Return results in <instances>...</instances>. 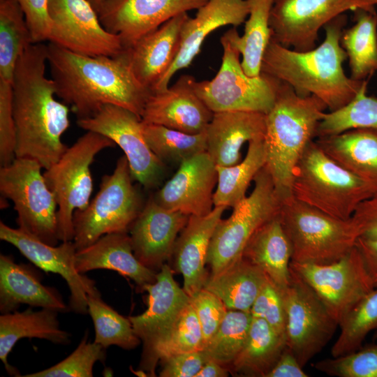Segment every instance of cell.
<instances>
[{
    "label": "cell",
    "mask_w": 377,
    "mask_h": 377,
    "mask_svg": "<svg viewBox=\"0 0 377 377\" xmlns=\"http://www.w3.org/2000/svg\"><path fill=\"white\" fill-rule=\"evenodd\" d=\"M47 59V45H29L17 63L12 82L15 158L34 159L45 170L66 151L61 138L70 126V108L55 98L54 83L45 75Z\"/></svg>",
    "instance_id": "cell-1"
},
{
    "label": "cell",
    "mask_w": 377,
    "mask_h": 377,
    "mask_svg": "<svg viewBox=\"0 0 377 377\" xmlns=\"http://www.w3.org/2000/svg\"><path fill=\"white\" fill-rule=\"evenodd\" d=\"M47 57L56 96L77 119L89 117L108 104L141 118L151 93L137 80L124 52L118 57L87 56L49 42Z\"/></svg>",
    "instance_id": "cell-2"
},
{
    "label": "cell",
    "mask_w": 377,
    "mask_h": 377,
    "mask_svg": "<svg viewBox=\"0 0 377 377\" xmlns=\"http://www.w3.org/2000/svg\"><path fill=\"white\" fill-rule=\"evenodd\" d=\"M347 20L346 13H342L327 22L323 27L324 40L309 51L297 52L271 39L260 72L288 84L299 96H317L330 112L346 105L364 81L353 80L343 68L348 57L340 39Z\"/></svg>",
    "instance_id": "cell-3"
},
{
    "label": "cell",
    "mask_w": 377,
    "mask_h": 377,
    "mask_svg": "<svg viewBox=\"0 0 377 377\" xmlns=\"http://www.w3.org/2000/svg\"><path fill=\"white\" fill-rule=\"evenodd\" d=\"M327 108L317 96H299L288 84L280 82L274 104L265 114V167L283 201L293 197L294 170L306 146L316 137Z\"/></svg>",
    "instance_id": "cell-4"
},
{
    "label": "cell",
    "mask_w": 377,
    "mask_h": 377,
    "mask_svg": "<svg viewBox=\"0 0 377 377\" xmlns=\"http://www.w3.org/2000/svg\"><path fill=\"white\" fill-rule=\"evenodd\" d=\"M376 192L328 156L315 140L294 170L293 197L337 219H350L358 205Z\"/></svg>",
    "instance_id": "cell-5"
},
{
    "label": "cell",
    "mask_w": 377,
    "mask_h": 377,
    "mask_svg": "<svg viewBox=\"0 0 377 377\" xmlns=\"http://www.w3.org/2000/svg\"><path fill=\"white\" fill-rule=\"evenodd\" d=\"M279 219L290 244L293 263H334L355 246L360 237L351 218L332 217L294 197L283 202Z\"/></svg>",
    "instance_id": "cell-6"
},
{
    "label": "cell",
    "mask_w": 377,
    "mask_h": 377,
    "mask_svg": "<svg viewBox=\"0 0 377 377\" xmlns=\"http://www.w3.org/2000/svg\"><path fill=\"white\" fill-rule=\"evenodd\" d=\"M133 180L128 159L122 156L112 173L102 177L100 189L87 207L73 214V242L77 251L105 235L129 231L145 206Z\"/></svg>",
    "instance_id": "cell-7"
},
{
    "label": "cell",
    "mask_w": 377,
    "mask_h": 377,
    "mask_svg": "<svg viewBox=\"0 0 377 377\" xmlns=\"http://www.w3.org/2000/svg\"><path fill=\"white\" fill-rule=\"evenodd\" d=\"M253 182L251 194L232 207L231 215L226 219H221L216 226L207 259L211 274L219 273L239 259L257 230L280 213L283 200L265 166Z\"/></svg>",
    "instance_id": "cell-8"
},
{
    "label": "cell",
    "mask_w": 377,
    "mask_h": 377,
    "mask_svg": "<svg viewBox=\"0 0 377 377\" xmlns=\"http://www.w3.org/2000/svg\"><path fill=\"white\" fill-rule=\"evenodd\" d=\"M42 169L34 159L16 157L10 164L1 166L0 192L13 202L18 228L56 246L59 241L58 204Z\"/></svg>",
    "instance_id": "cell-9"
},
{
    "label": "cell",
    "mask_w": 377,
    "mask_h": 377,
    "mask_svg": "<svg viewBox=\"0 0 377 377\" xmlns=\"http://www.w3.org/2000/svg\"><path fill=\"white\" fill-rule=\"evenodd\" d=\"M115 143L109 138L87 131L70 147L43 176L54 193L57 204L58 237L61 242L73 241V214L85 209L90 202L93 179L90 165L95 156Z\"/></svg>",
    "instance_id": "cell-10"
},
{
    "label": "cell",
    "mask_w": 377,
    "mask_h": 377,
    "mask_svg": "<svg viewBox=\"0 0 377 377\" xmlns=\"http://www.w3.org/2000/svg\"><path fill=\"white\" fill-rule=\"evenodd\" d=\"M223 54L219 71L211 80L194 82L198 96L214 113L251 111L267 114L273 107L280 80L260 73L248 76L244 71L241 54L226 31L221 38Z\"/></svg>",
    "instance_id": "cell-11"
},
{
    "label": "cell",
    "mask_w": 377,
    "mask_h": 377,
    "mask_svg": "<svg viewBox=\"0 0 377 377\" xmlns=\"http://www.w3.org/2000/svg\"><path fill=\"white\" fill-rule=\"evenodd\" d=\"M281 295L286 345L304 367L325 347L339 325L316 292L291 267L288 286Z\"/></svg>",
    "instance_id": "cell-12"
},
{
    "label": "cell",
    "mask_w": 377,
    "mask_h": 377,
    "mask_svg": "<svg viewBox=\"0 0 377 377\" xmlns=\"http://www.w3.org/2000/svg\"><path fill=\"white\" fill-rule=\"evenodd\" d=\"M374 0H274L269 17L271 39L297 52L316 47L320 29L340 14L373 8Z\"/></svg>",
    "instance_id": "cell-13"
},
{
    "label": "cell",
    "mask_w": 377,
    "mask_h": 377,
    "mask_svg": "<svg viewBox=\"0 0 377 377\" xmlns=\"http://www.w3.org/2000/svg\"><path fill=\"white\" fill-rule=\"evenodd\" d=\"M290 267L316 292L338 325L375 288L355 246L342 258L330 264L290 262Z\"/></svg>",
    "instance_id": "cell-14"
},
{
    "label": "cell",
    "mask_w": 377,
    "mask_h": 377,
    "mask_svg": "<svg viewBox=\"0 0 377 377\" xmlns=\"http://www.w3.org/2000/svg\"><path fill=\"white\" fill-rule=\"evenodd\" d=\"M79 127L111 139L124 152L131 174L146 189L156 186L165 164L149 148L142 130L141 118L131 110L105 105L94 115L77 120Z\"/></svg>",
    "instance_id": "cell-15"
},
{
    "label": "cell",
    "mask_w": 377,
    "mask_h": 377,
    "mask_svg": "<svg viewBox=\"0 0 377 377\" xmlns=\"http://www.w3.org/2000/svg\"><path fill=\"white\" fill-rule=\"evenodd\" d=\"M50 43L87 56L118 57L126 50L118 35L108 31L87 0H48Z\"/></svg>",
    "instance_id": "cell-16"
},
{
    "label": "cell",
    "mask_w": 377,
    "mask_h": 377,
    "mask_svg": "<svg viewBox=\"0 0 377 377\" xmlns=\"http://www.w3.org/2000/svg\"><path fill=\"white\" fill-rule=\"evenodd\" d=\"M0 239L17 248L25 258L42 270L62 276L70 290L69 310L81 314L88 313L87 296L101 295L95 281L77 270V250L73 241L62 242L56 246L50 245L2 221L0 222Z\"/></svg>",
    "instance_id": "cell-17"
},
{
    "label": "cell",
    "mask_w": 377,
    "mask_h": 377,
    "mask_svg": "<svg viewBox=\"0 0 377 377\" xmlns=\"http://www.w3.org/2000/svg\"><path fill=\"white\" fill-rule=\"evenodd\" d=\"M208 0H111L96 10L103 27L118 35L125 49L147 33Z\"/></svg>",
    "instance_id": "cell-18"
},
{
    "label": "cell",
    "mask_w": 377,
    "mask_h": 377,
    "mask_svg": "<svg viewBox=\"0 0 377 377\" xmlns=\"http://www.w3.org/2000/svg\"><path fill=\"white\" fill-rule=\"evenodd\" d=\"M217 180L216 165L205 151L182 162L153 198L170 210L205 216L214 207L213 191Z\"/></svg>",
    "instance_id": "cell-19"
},
{
    "label": "cell",
    "mask_w": 377,
    "mask_h": 377,
    "mask_svg": "<svg viewBox=\"0 0 377 377\" xmlns=\"http://www.w3.org/2000/svg\"><path fill=\"white\" fill-rule=\"evenodd\" d=\"M190 75H182L165 89L152 92L145 105L143 123L165 126L190 134L205 131L214 112L196 94Z\"/></svg>",
    "instance_id": "cell-20"
},
{
    "label": "cell",
    "mask_w": 377,
    "mask_h": 377,
    "mask_svg": "<svg viewBox=\"0 0 377 377\" xmlns=\"http://www.w3.org/2000/svg\"><path fill=\"white\" fill-rule=\"evenodd\" d=\"M189 216L165 208L153 198L149 199L128 231L139 261L151 269H160L172 256L177 235Z\"/></svg>",
    "instance_id": "cell-21"
},
{
    "label": "cell",
    "mask_w": 377,
    "mask_h": 377,
    "mask_svg": "<svg viewBox=\"0 0 377 377\" xmlns=\"http://www.w3.org/2000/svg\"><path fill=\"white\" fill-rule=\"evenodd\" d=\"M188 17L183 13L170 19L124 51L133 74L151 93L156 91L178 54L183 25Z\"/></svg>",
    "instance_id": "cell-22"
},
{
    "label": "cell",
    "mask_w": 377,
    "mask_h": 377,
    "mask_svg": "<svg viewBox=\"0 0 377 377\" xmlns=\"http://www.w3.org/2000/svg\"><path fill=\"white\" fill-rule=\"evenodd\" d=\"M249 13L246 0H208L198 9L195 17L189 16L184 22L178 54L155 91L168 88L175 73L191 64L209 34L226 25H241Z\"/></svg>",
    "instance_id": "cell-23"
},
{
    "label": "cell",
    "mask_w": 377,
    "mask_h": 377,
    "mask_svg": "<svg viewBox=\"0 0 377 377\" xmlns=\"http://www.w3.org/2000/svg\"><path fill=\"white\" fill-rule=\"evenodd\" d=\"M148 293L147 309L129 317L133 330L143 342L146 353L190 303L191 297L173 278L170 267L165 263L157 272L154 283L140 288Z\"/></svg>",
    "instance_id": "cell-24"
},
{
    "label": "cell",
    "mask_w": 377,
    "mask_h": 377,
    "mask_svg": "<svg viewBox=\"0 0 377 377\" xmlns=\"http://www.w3.org/2000/svg\"><path fill=\"white\" fill-rule=\"evenodd\" d=\"M226 208L215 206L205 216H190L177 239L172 256L175 269L183 276V288L190 297L203 288L209 276L205 265L210 242Z\"/></svg>",
    "instance_id": "cell-25"
},
{
    "label": "cell",
    "mask_w": 377,
    "mask_h": 377,
    "mask_svg": "<svg viewBox=\"0 0 377 377\" xmlns=\"http://www.w3.org/2000/svg\"><path fill=\"white\" fill-rule=\"evenodd\" d=\"M265 114L251 111L214 112L207 128V152L216 165L232 166L241 159L242 145L264 138Z\"/></svg>",
    "instance_id": "cell-26"
},
{
    "label": "cell",
    "mask_w": 377,
    "mask_h": 377,
    "mask_svg": "<svg viewBox=\"0 0 377 377\" xmlns=\"http://www.w3.org/2000/svg\"><path fill=\"white\" fill-rule=\"evenodd\" d=\"M75 267L81 274L100 269L116 271L131 279L140 288L154 283L157 274L136 258L128 232L105 235L90 246L77 251Z\"/></svg>",
    "instance_id": "cell-27"
},
{
    "label": "cell",
    "mask_w": 377,
    "mask_h": 377,
    "mask_svg": "<svg viewBox=\"0 0 377 377\" xmlns=\"http://www.w3.org/2000/svg\"><path fill=\"white\" fill-rule=\"evenodd\" d=\"M22 304L59 312L69 310L59 293L54 288L44 286L29 267L15 263L10 256L1 254V313L15 311Z\"/></svg>",
    "instance_id": "cell-28"
},
{
    "label": "cell",
    "mask_w": 377,
    "mask_h": 377,
    "mask_svg": "<svg viewBox=\"0 0 377 377\" xmlns=\"http://www.w3.org/2000/svg\"><path fill=\"white\" fill-rule=\"evenodd\" d=\"M315 140L337 163L377 192V130L354 128Z\"/></svg>",
    "instance_id": "cell-29"
},
{
    "label": "cell",
    "mask_w": 377,
    "mask_h": 377,
    "mask_svg": "<svg viewBox=\"0 0 377 377\" xmlns=\"http://www.w3.org/2000/svg\"><path fill=\"white\" fill-rule=\"evenodd\" d=\"M58 313L57 310L46 308L39 311L27 309L0 316V359L9 375L21 376L18 369L8 362V354L20 339L38 338L57 344H67L71 341V334L59 326Z\"/></svg>",
    "instance_id": "cell-30"
},
{
    "label": "cell",
    "mask_w": 377,
    "mask_h": 377,
    "mask_svg": "<svg viewBox=\"0 0 377 377\" xmlns=\"http://www.w3.org/2000/svg\"><path fill=\"white\" fill-rule=\"evenodd\" d=\"M242 257L260 268L281 293L287 288L290 279L291 249L279 214L257 230Z\"/></svg>",
    "instance_id": "cell-31"
},
{
    "label": "cell",
    "mask_w": 377,
    "mask_h": 377,
    "mask_svg": "<svg viewBox=\"0 0 377 377\" xmlns=\"http://www.w3.org/2000/svg\"><path fill=\"white\" fill-rule=\"evenodd\" d=\"M267 277L241 257L215 274H209L203 288L219 297L228 309L249 312Z\"/></svg>",
    "instance_id": "cell-32"
},
{
    "label": "cell",
    "mask_w": 377,
    "mask_h": 377,
    "mask_svg": "<svg viewBox=\"0 0 377 377\" xmlns=\"http://www.w3.org/2000/svg\"><path fill=\"white\" fill-rule=\"evenodd\" d=\"M355 24L343 30L340 43L347 54L350 77L362 81L377 72V13L375 8L354 10Z\"/></svg>",
    "instance_id": "cell-33"
},
{
    "label": "cell",
    "mask_w": 377,
    "mask_h": 377,
    "mask_svg": "<svg viewBox=\"0 0 377 377\" xmlns=\"http://www.w3.org/2000/svg\"><path fill=\"white\" fill-rule=\"evenodd\" d=\"M286 346L284 335L264 319L252 317L246 342L230 368L241 376L265 377Z\"/></svg>",
    "instance_id": "cell-34"
},
{
    "label": "cell",
    "mask_w": 377,
    "mask_h": 377,
    "mask_svg": "<svg viewBox=\"0 0 377 377\" xmlns=\"http://www.w3.org/2000/svg\"><path fill=\"white\" fill-rule=\"evenodd\" d=\"M249 18L245 21L244 34L239 36L233 27L227 32L242 54L241 64L250 77L260 74L264 52L271 40L269 17L274 0H246Z\"/></svg>",
    "instance_id": "cell-35"
},
{
    "label": "cell",
    "mask_w": 377,
    "mask_h": 377,
    "mask_svg": "<svg viewBox=\"0 0 377 377\" xmlns=\"http://www.w3.org/2000/svg\"><path fill=\"white\" fill-rule=\"evenodd\" d=\"M205 343L200 325L189 303L175 322L142 354L141 369L149 374H154L158 361L170 356L191 351L203 350Z\"/></svg>",
    "instance_id": "cell-36"
},
{
    "label": "cell",
    "mask_w": 377,
    "mask_h": 377,
    "mask_svg": "<svg viewBox=\"0 0 377 377\" xmlns=\"http://www.w3.org/2000/svg\"><path fill=\"white\" fill-rule=\"evenodd\" d=\"M266 164L264 138L249 142L243 161L232 166L216 165L218 180L214 205L234 207L246 195V190L258 172Z\"/></svg>",
    "instance_id": "cell-37"
},
{
    "label": "cell",
    "mask_w": 377,
    "mask_h": 377,
    "mask_svg": "<svg viewBox=\"0 0 377 377\" xmlns=\"http://www.w3.org/2000/svg\"><path fill=\"white\" fill-rule=\"evenodd\" d=\"M31 44L20 6L15 0H0V80L12 84L17 63Z\"/></svg>",
    "instance_id": "cell-38"
},
{
    "label": "cell",
    "mask_w": 377,
    "mask_h": 377,
    "mask_svg": "<svg viewBox=\"0 0 377 377\" xmlns=\"http://www.w3.org/2000/svg\"><path fill=\"white\" fill-rule=\"evenodd\" d=\"M142 123L145 140L154 154L165 164H179L197 154L207 151L206 131L190 134L163 126Z\"/></svg>",
    "instance_id": "cell-39"
},
{
    "label": "cell",
    "mask_w": 377,
    "mask_h": 377,
    "mask_svg": "<svg viewBox=\"0 0 377 377\" xmlns=\"http://www.w3.org/2000/svg\"><path fill=\"white\" fill-rule=\"evenodd\" d=\"M367 86L366 80L349 103L337 110L325 112L318 126L316 138L354 128L377 130V98L367 95Z\"/></svg>",
    "instance_id": "cell-40"
},
{
    "label": "cell",
    "mask_w": 377,
    "mask_h": 377,
    "mask_svg": "<svg viewBox=\"0 0 377 377\" xmlns=\"http://www.w3.org/2000/svg\"><path fill=\"white\" fill-rule=\"evenodd\" d=\"M339 326L341 332L332 347V357L360 349L369 333L377 330V287L344 316Z\"/></svg>",
    "instance_id": "cell-41"
},
{
    "label": "cell",
    "mask_w": 377,
    "mask_h": 377,
    "mask_svg": "<svg viewBox=\"0 0 377 377\" xmlns=\"http://www.w3.org/2000/svg\"><path fill=\"white\" fill-rule=\"evenodd\" d=\"M87 306L95 328L94 342L105 348L117 346L127 350L140 344L141 340L135 333L129 318L119 314L101 295H88Z\"/></svg>",
    "instance_id": "cell-42"
},
{
    "label": "cell",
    "mask_w": 377,
    "mask_h": 377,
    "mask_svg": "<svg viewBox=\"0 0 377 377\" xmlns=\"http://www.w3.org/2000/svg\"><path fill=\"white\" fill-rule=\"evenodd\" d=\"M251 313L228 309L203 351L216 362L230 367L242 349L251 326Z\"/></svg>",
    "instance_id": "cell-43"
},
{
    "label": "cell",
    "mask_w": 377,
    "mask_h": 377,
    "mask_svg": "<svg viewBox=\"0 0 377 377\" xmlns=\"http://www.w3.org/2000/svg\"><path fill=\"white\" fill-rule=\"evenodd\" d=\"M105 348L88 341L84 334L75 350L66 358L45 369L21 376L24 377H92L93 369L98 361L104 362Z\"/></svg>",
    "instance_id": "cell-44"
},
{
    "label": "cell",
    "mask_w": 377,
    "mask_h": 377,
    "mask_svg": "<svg viewBox=\"0 0 377 377\" xmlns=\"http://www.w3.org/2000/svg\"><path fill=\"white\" fill-rule=\"evenodd\" d=\"M314 368L337 377H377V343L352 353L316 362Z\"/></svg>",
    "instance_id": "cell-45"
},
{
    "label": "cell",
    "mask_w": 377,
    "mask_h": 377,
    "mask_svg": "<svg viewBox=\"0 0 377 377\" xmlns=\"http://www.w3.org/2000/svg\"><path fill=\"white\" fill-rule=\"evenodd\" d=\"M16 126L13 108L12 84L0 80V163L10 164L15 158Z\"/></svg>",
    "instance_id": "cell-46"
},
{
    "label": "cell",
    "mask_w": 377,
    "mask_h": 377,
    "mask_svg": "<svg viewBox=\"0 0 377 377\" xmlns=\"http://www.w3.org/2000/svg\"><path fill=\"white\" fill-rule=\"evenodd\" d=\"M190 303L200 325L205 346L218 330L228 309L219 297L205 288L191 297Z\"/></svg>",
    "instance_id": "cell-47"
},
{
    "label": "cell",
    "mask_w": 377,
    "mask_h": 377,
    "mask_svg": "<svg viewBox=\"0 0 377 377\" xmlns=\"http://www.w3.org/2000/svg\"><path fill=\"white\" fill-rule=\"evenodd\" d=\"M250 313L252 317L264 319L277 333L285 336L286 316L281 293L268 279L255 300Z\"/></svg>",
    "instance_id": "cell-48"
},
{
    "label": "cell",
    "mask_w": 377,
    "mask_h": 377,
    "mask_svg": "<svg viewBox=\"0 0 377 377\" xmlns=\"http://www.w3.org/2000/svg\"><path fill=\"white\" fill-rule=\"evenodd\" d=\"M15 1L24 13L33 43L48 40L51 29L48 15V0Z\"/></svg>",
    "instance_id": "cell-49"
},
{
    "label": "cell",
    "mask_w": 377,
    "mask_h": 377,
    "mask_svg": "<svg viewBox=\"0 0 377 377\" xmlns=\"http://www.w3.org/2000/svg\"><path fill=\"white\" fill-rule=\"evenodd\" d=\"M208 357L203 350L186 352L167 357L161 362V377H195Z\"/></svg>",
    "instance_id": "cell-50"
},
{
    "label": "cell",
    "mask_w": 377,
    "mask_h": 377,
    "mask_svg": "<svg viewBox=\"0 0 377 377\" xmlns=\"http://www.w3.org/2000/svg\"><path fill=\"white\" fill-rule=\"evenodd\" d=\"M351 219L360 237L377 238V192L358 205Z\"/></svg>",
    "instance_id": "cell-51"
},
{
    "label": "cell",
    "mask_w": 377,
    "mask_h": 377,
    "mask_svg": "<svg viewBox=\"0 0 377 377\" xmlns=\"http://www.w3.org/2000/svg\"><path fill=\"white\" fill-rule=\"evenodd\" d=\"M291 350L286 346L265 377H307Z\"/></svg>",
    "instance_id": "cell-52"
},
{
    "label": "cell",
    "mask_w": 377,
    "mask_h": 377,
    "mask_svg": "<svg viewBox=\"0 0 377 377\" xmlns=\"http://www.w3.org/2000/svg\"><path fill=\"white\" fill-rule=\"evenodd\" d=\"M355 246L375 286L377 287V238L359 237Z\"/></svg>",
    "instance_id": "cell-53"
},
{
    "label": "cell",
    "mask_w": 377,
    "mask_h": 377,
    "mask_svg": "<svg viewBox=\"0 0 377 377\" xmlns=\"http://www.w3.org/2000/svg\"><path fill=\"white\" fill-rule=\"evenodd\" d=\"M228 376L226 367L208 357L195 377H226Z\"/></svg>",
    "instance_id": "cell-54"
},
{
    "label": "cell",
    "mask_w": 377,
    "mask_h": 377,
    "mask_svg": "<svg viewBox=\"0 0 377 377\" xmlns=\"http://www.w3.org/2000/svg\"><path fill=\"white\" fill-rule=\"evenodd\" d=\"M87 1L93 6V8L96 11L102 6H103L105 3H108V1L111 0H87Z\"/></svg>",
    "instance_id": "cell-55"
},
{
    "label": "cell",
    "mask_w": 377,
    "mask_h": 377,
    "mask_svg": "<svg viewBox=\"0 0 377 377\" xmlns=\"http://www.w3.org/2000/svg\"><path fill=\"white\" fill-rule=\"evenodd\" d=\"M374 340H377V332H376L374 337Z\"/></svg>",
    "instance_id": "cell-56"
},
{
    "label": "cell",
    "mask_w": 377,
    "mask_h": 377,
    "mask_svg": "<svg viewBox=\"0 0 377 377\" xmlns=\"http://www.w3.org/2000/svg\"><path fill=\"white\" fill-rule=\"evenodd\" d=\"M359 1H361V0H359ZM374 1L376 2V3L377 5V0H374Z\"/></svg>",
    "instance_id": "cell-57"
}]
</instances>
